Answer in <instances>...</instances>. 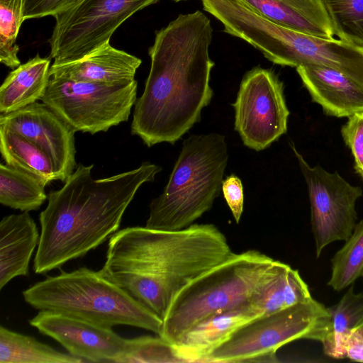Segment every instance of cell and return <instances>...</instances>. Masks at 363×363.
Listing matches in <instances>:
<instances>
[{
	"label": "cell",
	"instance_id": "cell-9",
	"mask_svg": "<svg viewBox=\"0 0 363 363\" xmlns=\"http://www.w3.org/2000/svg\"><path fill=\"white\" fill-rule=\"evenodd\" d=\"M160 0H82L55 16L48 42L53 64L80 59L108 42L137 11Z\"/></svg>",
	"mask_w": 363,
	"mask_h": 363
},
{
	"label": "cell",
	"instance_id": "cell-32",
	"mask_svg": "<svg viewBox=\"0 0 363 363\" xmlns=\"http://www.w3.org/2000/svg\"><path fill=\"white\" fill-rule=\"evenodd\" d=\"M345 352L347 358L363 362V326L351 332L347 340Z\"/></svg>",
	"mask_w": 363,
	"mask_h": 363
},
{
	"label": "cell",
	"instance_id": "cell-31",
	"mask_svg": "<svg viewBox=\"0 0 363 363\" xmlns=\"http://www.w3.org/2000/svg\"><path fill=\"white\" fill-rule=\"evenodd\" d=\"M222 191L233 218L239 223L243 211L244 194L241 179L235 174L226 177L222 184Z\"/></svg>",
	"mask_w": 363,
	"mask_h": 363
},
{
	"label": "cell",
	"instance_id": "cell-2",
	"mask_svg": "<svg viewBox=\"0 0 363 363\" xmlns=\"http://www.w3.org/2000/svg\"><path fill=\"white\" fill-rule=\"evenodd\" d=\"M233 254L213 224L178 230L129 227L111 237L99 272L163 320L184 286Z\"/></svg>",
	"mask_w": 363,
	"mask_h": 363
},
{
	"label": "cell",
	"instance_id": "cell-30",
	"mask_svg": "<svg viewBox=\"0 0 363 363\" xmlns=\"http://www.w3.org/2000/svg\"><path fill=\"white\" fill-rule=\"evenodd\" d=\"M82 0H25L24 18H39L55 16L72 8Z\"/></svg>",
	"mask_w": 363,
	"mask_h": 363
},
{
	"label": "cell",
	"instance_id": "cell-22",
	"mask_svg": "<svg viewBox=\"0 0 363 363\" xmlns=\"http://www.w3.org/2000/svg\"><path fill=\"white\" fill-rule=\"evenodd\" d=\"M70 353L56 350L35 337L0 327V363H81Z\"/></svg>",
	"mask_w": 363,
	"mask_h": 363
},
{
	"label": "cell",
	"instance_id": "cell-26",
	"mask_svg": "<svg viewBox=\"0 0 363 363\" xmlns=\"http://www.w3.org/2000/svg\"><path fill=\"white\" fill-rule=\"evenodd\" d=\"M335 35L363 47V0H323Z\"/></svg>",
	"mask_w": 363,
	"mask_h": 363
},
{
	"label": "cell",
	"instance_id": "cell-10",
	"mask_svg": "<svg viewBox=\"0 0 363 363\" xmlns=\"http://www.w3.org/2000/svg\"><path fill=\"white\" fill-rule=\"evenodd\" d=\"M284 89L270 69L255 67L243 76L232 106L235 130L245 146L261 151L286 133L290 113Z\"/></svg>",
	"mask_w": 363,
	"mask_h": 363
},
{
	"label": "cell",
	"instance_id": "cell-3",
	"mask_svg": "<svg viewBox=\"0 0 363 363\" xmlns=\"http://www.w3.org/2000/svg\"><path fill=\"white\" fill-rule=\"evenodd\" d=\"M94 165L79 164L63 186L49 192L40 213L33 270L43 274L84 256L111 237L138 189L162 167L147 162L136 169L95 179Z\"/></svg>",
	"mask_w": 363,
	"mask_h": 363
},
{
	"label": "cell",
	"instance_id": "cell-8",
	"mask_svg": "<svg viewBox=\"0 0 363 363\" xmlns=\"http://www.w3.org/2000/svg\"><path fill=\"white\" fill-rule=\"evenodd\" d=\"M137 89L135 79L94 83L50 77L41 101L76 132L95 134L128 120Z\"/></svg>",
	"mask_w": 363,
	"mask_h": 363
},
{
	"label": "cell",
	"instance_id": "cell-20",
	"mask_svg": "<svg viewBox=\"0 0 363 363\" xmlns=\"http://www.w3.org/2000/svg\"><path fill=\"white\" fill-rule=\"evenodd\" d=\"M312 298L298 271L281 262L250 300L259 316L269 314Z\"/></svg>",
	"mask_w": 363,
	"mask_h": 363
},
{
	"label": "cell",
	"instance_id": "cell-16",
	"mask_svg": "<svg viewBox=\"0 0 363 363\" xmlns=\"http://www.w3.org/2000/svg\"><path fill=\"white\" fill-rule=\"evenodd\" d=\"M257 317L250 301L246 302L199 321L174 346L186 362H205L211 352L241 326Z\"/></svg>",
	"mask_w": 363,
	"mask_h": 363
},
{
	"label": "cell",
	"instance_id": "cell-7",
	"mask_svg": "<svg viewBox=\"0 0 363 363\" xmlns=\"http://www.w3.org/2000/svg\"><path fill=\"white\" fill-rule=\"evenodd\" d=\"M331 333L327 307L311 298L249 321L211 352L205 362H274L280 347L298 339L318 341L324 349Z\"/></svg>",
	"mask_w": 363,
	"mask_h": 363
},
{
	"label": "cell",
	"instance_id": "cell-18",
	"mask_svg": "<svg viewBox=\"0 0 363 363\" xmlns=\"http://www.w3.org/2000/svg\"><path fill=\"white\" fill-rule=\"evenodd\" d=\"M40 235L28 211L4 216L0 222V289L19 276H28Z\"/></svg>",
	"mask_w": 363,
	"mask_h": 363
},
{
	"label": "cell",
	"instance_id": "cell-33",
	"mask_svg": "<svg viewBox=\"0 0 363 363\" xmlns=\"http://www.w3.org/2000/svg\"><path fill=\"white\" fill-rule=\"evenodd\" d=\"M173 1H176V2H178V1H186V0H173Z\"/></svg>",
	"mask_w": 363,
	"mask_h": 363
},
{
	"label": "cell",
	"instance_id": "cell-28",
	"mask_svg": "<svg viewBox=\"0 0 363 363\" xmlns=\"http://www.w3.org/2000/svg\"><path fill=\"white\" fill-rule=\"evenodd\" d=\"M186 362L174 345L160 335L128 339V347L118 363Z\"/></svg>",
	"mask_w": 363,
	"mask_h": 363
},
{
	"label": "cell",
	"instance_id": "cell-19",
	"mask_svg": "<svg viewBox=\"0 0 363 363\" xmlns=\"http://www.w3.org/2000/svg\"><path fill=\"white\" fill-rule=\"evenodd\" d=\"M50 59L37 55L11 71L0 87L1 114L41 100L50 79Z\"/></svg>",
	"mask_w": 363,
	"mask_h": 363
},
{
	"label": "cell",
	"instance_id": "cell-25",
	"mask_svg": "<svg viewBox=\"0 0 363 363\" xmlns=\"http://www.w3.org/2000/svg\"><path fill=\"white\" fill-rule=\"evenodd\" d=\"M332 273L328 285L340 291L363 277V220L359 221L345 245L331 259Z\"/></svg>",
	"mask_w": 363,
	"mask_h": 363
},
{
	"label": "cell",
	"instance_id": "cell-12",
	"mask_svg": "<svg viewBox=\"0 0 363 363\" xmlns=\"http://www.w3.org/2000/svg\"><path fill=\"white\" fill-rule=\"evenodd\" d=\"M29 323L85 362L118 363L128 347V339L116 334L112 328L60 313L40 311Z\"/></svg>",
	"mask_w": 363,
	"mask_h": 363
},
{
	"label": "cell",
	"instance_id": "cell-29",
	"mask_svg": "<svg viewBox=\"0 0 363 363\" xmlns=\"http://www.w3.org/2000/svg\"><path fill=\"white\" fill-rule=\"evenodd\" d=\"M342 138L354 159V169L363 178V113L349 117L342 127Z\"/></svg>",
	"mask_w": 363,
	"mask_h": 363
},
{
	"label": "cell",
	"instance_id": "cell-4",
	"mask_svg": "<svg viewBox=\"0 0 363 363\" xmlns=\"http://www.w3.org/2000/svg\"><path fill=\"white\" fill-rule=\"evenodd\" d=\"M228 161L225 135L211 133L185 139L167 185L150 204L145 227L178 230L194 224L219 196Z\"/></svg>",
	"mask_w": 363,
	"mask_h": 363
},
{
	"label": "cell",
	"instance_id": "cell-13",
	"mask_svg": "<svg viewBox=\"0 0 363 363\" xmlns=\"http://www.w3.org/2000/svg\"><path fill=\"white\" fill-rule=\"evenodd\" d=\"M0 126L27 138L52 160L65 182L77 165L76 131L44 103L35 102L18 111L0 115Z\"/></svg>",
	"mask_w": 363,
	"mask_h": 363
},
{
	"label": "cell",
	"instance_id": "cell-15",
	"mask_svg": "<svg viewBox=\"0 0 363 363\" xmlns=\"http://www.w3.org/2000/svg\"><path fill=\"white\" fill-rule=\"evenodd\" d=\"M142 61L111 45L110 42L77 60L53 64L50 77L94 83H119L135 79Z\"/></svg>",
	"mask_w": 363,
	"mask_h": 363
},
{
	"label": "cell",
	"instance_id": "cell-5",
	"mask_svg": "<svg viewBox=\"0 0 363 363\" xmlns=\"http://www.w3.org/2000/svg\"><path fill=\"white\" fill-rule=\"evenodd\" d=\"M35 309L60 313L108 328L130 325L160 335L163 320L100 272L81 267L48 277L23 291Z\"/></svg>",
	"mask_w": 363,
	"mask_h": 363
},
{
	"label": "cell",
	"instance_id": "cell-27",
	"mask_svg": "<svg viewBox=\"0 0 363 363\" xmlns=\"http://www.w3.org/2000/svg\"><path fill=\"white\" fill-rule=\"evenodd\" d=\"M24 12L25 0H0V62L12 69L21 65L16 40Z\"/></svg>",
	"mask_w": 363,
	"mask_h": 363
},
{
	"label": "cell",
	"instance_id": "cell-23",
	"mask_svg": "<svg viewBox=\"0 0 363 363\" xmlns=\"http://www.w3.org/2000/svg\"><path fill=\"white\" fill-rule=\"evenodd\" d=\"M45 186L26 172L0 164V203L4 206L22 211L37 210L48 199Z\"/></svg>",
	"mask_w": 363,
	"mask_h": 363
},
{
	"label": "cell",
	"instance_id": "cell-24",
	"mask_svg": "<svg viewBox=\"0 0 363 363\" xmlns=\"http://www.w3.org/2000/svg\"><path fill=\"white\" fill-rule=\"evenodd\" d=\"M327 309L331 317L332 333L324 353L335 359L345 358L350 334L363 326V291L356 294L352 284L337 303Z\"/></svg>",
	"mask_w": 363,
	"mask_h": 363
},
{
	"label": "cell",
	"instance_id": "cell-1",
	"mask_svg": "<svg viewBox=\"0 0 363 363\" xmlns=\"http://www.w3.org/2000/svg\"><path fill=\"white\" fill-rule=\"evenodd\" d=\"M213 30L201 11L179 14L156 31L144 91L135 104L131 133L147 147L174 145L201 117L213 96L209 56Z\"/></svg>",
	"mask_w": 363,
	"mask_h": 363
},
{
	"label": "cell",
	"instance_id": "cell-14",
	"mask_svg": "<svg viewBox=\"0 0 363 363\" xmlns=\"http://www.w3.org/2000/svg\"><path fill=\"white\" fill-rule=\"evenodd\" d=\"M313 100L324 111L337 118L363 113V86L345 74L328 67L296 68Z\"/></svg>",
	"mask_w": 363,
	"mask_h": 363
},
{
	"label": "cell",
	"instance_id": "cell-21",
	"mask_svg": "<svg viewBox=\"0 0 363 363\" xmlns=\"http://www.w3.org/2000/svg\"><path fill=\"white\" fill-rule=\"evenodd\" d=\"M0 152L6 164L34 176L45 185L59 180L54 162L43 150L3 126H0Z\"/></svg>",
	"mask_w": 363,
	"mask_h": 363
},
{
	"label": "cell",
	"instance_id": "cell-17",
	"mask_svg": "<svg viewBox=\"0 0 363 363\" xmlns=\"http://www.w3.org/2000/svg\"><path fill=\"white\" fill-rule=\"evenodd\" d=\"M259 15L298 32L334 38L323 0H239Z\"/></svg>",
	"mask_w": 363,
	"mask_h": 363
},
{
	"label": "cell",
	"instance_id": "cell-6",
	"mask_svg": "<svg viewBox=\"0 0 363 363\" xmlns=\"http://www.w3.org/2000/svg\"><path fill=\"white\" fill-rule=\"evenodd\" d=\"M281 263L255 250L234 253L177 294L162 320L160 336L174 345L199 321L250 301Z\"/></svg>",
	"mask_w": 363,
	"mask_h": 363
},
{
	"label": "cell",
	"instance_id": "cell-11",
	"mask_svg": "<svg viewBox=\"0 0 363 363\" xmlns=\"http://www.w3.org/2000/svg\"><path fill=\"white\" fill-rule=\"evenodd\" d=\"M291 147L308 186L318 258L326 246L335 241H345L352 235L357 223L355 205L362 190L337 172H328L319 165L311 167L293 143Z\"/></svg>",
	"mask_w": 363,
	"mask_h": 363
}]
</instances>
